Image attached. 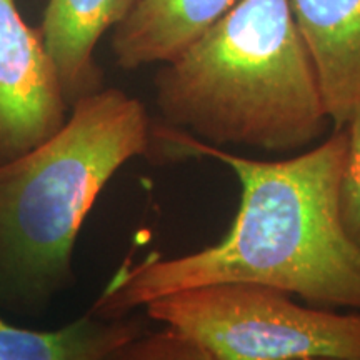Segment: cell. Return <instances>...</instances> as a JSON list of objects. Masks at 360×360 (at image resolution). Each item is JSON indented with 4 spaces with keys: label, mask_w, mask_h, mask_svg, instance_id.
<instances>
[{
    "label": "cell",
    "mask_w": 360,
    "mask_h": 360,
    "mask_svg": "<svg viewBox=\"0 0 360 360\" xmlns=\"http://www.w3.org/2000/svg\"><path fill=\"white\" fill-rule=\"evenodd\" d=\"M154 150L227 165L240 184L237 214L214 245L177 257L127 260L90 312L125 317L164 295L233 282L272 287L317 307L360 312V247L339 214L345 127L285 160L232 154L170 125H152Z\"/></svg>",
    "instance_id": "cell-1"
},
{
    "label": "cell",
    "mask_w": 360,
    "mask_h": 360,
    "mask_svg": "<svg viewBox=\"0 0 360 360\" xmlns=\"http://www.w3.org/2000/svg\"><path fill=\"white\" fill-rule=\"evenodd\" d=\"M155 89L167 125L215 147L300 150L330 124L290 0H238Z\"/></svg>",
    "instance_id": "cell-2"
},
{
    "label": "cell",
    "mask_w": 360,
    "mask_h": 360,
    "mask_svg": "<svg viewBox=\"0 0 360 360\" xmlns=\"http://www.w3.org/2000/svg\"><path fill=\"white\" fill-rule=\"evenodd\" d=\"M150 146L142 102L101 89L79 98L56 134L0 165V304L30 312L69 285L75 242L98 193Z\"/></svg>",
    "instance_id": "cell-3"
},
{
    "label": "cell",
    "mask_w": 360,
    "mask_h": 360,
    "mask_svg": "<svg viewBox=\"0 0 360 360\" xmlns=\"http://www.w3.org/2000/svg\"><path fill=\"white\" fill-rule=\"evenodd\" d=\"M219 360H360V312L300 305L257 283H215L143 305Z\"/></svg>",
    "instance_id": "cell-4"
},
{
    "label": "cell",
    "mask_w": 360,
    "mask_h": 360,
    "mask_svg": "<svg viewBox=\"0 0 360 360\" xmlns=\"http://www.w3.org/2000/svg\"><path fill=\"white\" fill-rule=\"evenodd\" d=\"M69 103L39 30L15 0H0V165L57 132Z\"/></svg>",
    "instance_id": "cell-5"
},
{
    "label": "cell",
    "mask_w": 360,
    "mask_h": 360,
    "mask_svg": "<svg viewBox=\"0 0 360 360\" xmlns=\"http://www.w3.org/2000/svg\"><path fill=\"white\" fill-rule=\"evenodd\" d=\"M327 117L344 129L360 110V0H290Z\"/></svg>",
    "instance_id": "cell-6"
},
{
    "label": "cell",
    "mask_w": 360,
    "mask_h": 360,
    "mask_svg": "<svg viewBox=\"0 0 360 360\" xmlns=\"http://www.w3.org/2000/svg\"><path fill=\"white\" fill-rule=\"evenodd\" d=\"M137 0H49L39 34L69 107L101 90L94 49L117 27Z\"/></svg>",
    "instance_id": "cell-7"
},
{
    "label": "cell",
    "mask_w": 360,
    "mask_h": 360,
    "mask_svg": "<svg viewBox=\"0 0 360 360\" xmlns=\"http://www.w3.org/2000/svg\"><path fill=\"white\" fill-rule=\"evenodd\" d=\"M238 0H137L115 27L112 49L125 70L167 64Z\"/></svg>",
    "instance_id": "cell-8"
},
{
    "label": "cell",
    "mask_w": 360,
    "mask_h": 360,
    "mask_svg": "<svg viewBox=\"0 0 360 360\" xmlns=\"http://www.w3.org/2000/svg\"><path fill=\"white\" fill-rule=\"evenodd\" d=\"M147 330L141 319L89 312L56 330L17 327L0 315V360H109Z\"/></svg>",
    "instance_id": "cell-9"
},
{
    "label": "cell",
    "mask_w": 360,
    "mask_h": 360,
    "mask_svg": "<svg viewBox=\"0 0 360 360\" xmlns=\"http://www.w3.org/2000/svg\"><path fill=\"white\" fill-rule=\"evenodd\" d=\"M109 360H219L199 342L167 326L143 330L122 345Z\"/></svg>",
    "instance_id": "cell-10"
},
{
    "label": "cell",
    "mask_w": 360,
    "mask_h": 360,
    "mask_svg": "<svg viewBox=\"0 0 360 360\" xmlns=\"http://www.w3.org/2000/svg\"><path fill=\"white\" fill-rule=\"evenodd\" d=\"M347 155L339 182V214L350 238L360 247V110L345 125Z\"/></svg>",
    "instance_id": "cell-11"
},
{
    "label": "cell",
    "mask_w": 360,
    "mask_h": 360,
    "mask_svg": "<svg viewBox=\"0 0 360 360\" xmlns=\"http://www.w3.org/2000/svg\"><path fill=\"white\" fill-rule=\"evenodd\" d=\"M310 360H334V359H310Z\"/></svg>",
    "instance_id": "cell-12"
}]
</instances>
